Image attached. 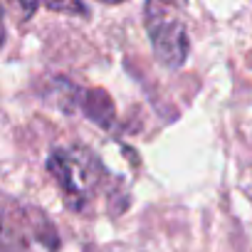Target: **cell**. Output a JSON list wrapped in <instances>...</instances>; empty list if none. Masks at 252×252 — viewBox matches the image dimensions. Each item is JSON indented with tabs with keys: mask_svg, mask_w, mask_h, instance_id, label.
<instances>
[{
	"mask_svg": "<svg viewBox=\"0 0 252 252\" xmlns=\"http://www.w3.org/2000/svg\"><path fill=\"white\" fill-rule=\"evenodd\" d=\"M47 171L52 173L57 188L62 190V198L69 210L82 213L89 208V203L96 198L101 181L106 176V168L101 161L82 146H60L50 154Z\"/></svg>",
	"mask_w": 252,
	"mask_h": 252,
	"instance_id": "1",
	"label": "cell"
},
{
	"mask_svg": "<svg viewBox=\"0 0 252 252\" xmlns=\"http://www.w3.org/2000/svg\"><path fill=\"white\" fill-rule=\"evenodd\" d=\"M3 40H5V25H3V10H0V47H3Z\"/></svg>",
	"mask_w": 252,
	"mask_h": 252,
	"instance_id": "7",
	"label": "cell"
},
{
	"mask_svg": "<svg viewBox=\"0 0 252 252\" xmlns=\"http://www.w3.org/2000/svg\"><path fill=\"white\" fill-rule=\"evenodd\" d=\"M40 3L47 8V10H55V13H67V15H87L84 5L79 0H40Z\"/></svg>",
	"mask_w": 252,
	"mask_h": 252,
	"instance_id": "5",
	"label": "cell"
},
{
	"mask_svg": "<svg viewBox=\"0 0 252 252\" xmlns=\"http://www.w3.org/2000/svg\"><path fill=\"white\" fill-rule=\"evenodd\" d=\"M60 235L45 210L10 205L0 213V252H57Z\"/></svg>",
	"mask_w": 252,
	"mask_h": 252,
	"instance_id": "3",
	"label": "cell"
},
{
	"mask_svg": "<svg viewBox=\"0 0 252 252\" xmlns=\"http://www.w3.org/2000/svg\"><path fill=\"white\" fill-rule=\"evenodd\" d=\"M74 109H79L89 121L99 124L101 129H111L114 121H116V109H114V101L109 96L106 89H99V87H92V89H77L74 87Z\"/></svg>",
	"mask_w": 252,
	"mask_h": 252,
	"instance_id": "4",
	"label": "cell"
},
{
	"mask_svg": "<svg viewBox=\"0 0 252 252\" xmlns=\"http://www.w3.org/2000/svg\"><path fill=\"white\" fill-rule=\"evenodd\" d=\"M186 5L188 0H146L144 5V25L154 57L171 72L181 69L190 52Z\"/></svg>",
	"mask_w": 252,
	"mask_h": 252,
	"instance_id": "2",
	"label": "cell"
},
{
	"mask_svg": "<svg viewBox=\"0 0 252 252\" xmlns=\"http://www.w3.org/2000/svg\"><path fill=\"white\" fill-rule=\"evenodd\" d=\"M10 5L23 20H30L35 15V10L40 8V0H10Z\"/></svg>",
	"mask_w": 252,
	"mask_h": 252,
	"instance_id": "6",
	"label": "cell"
},
{
	"mask_svg": "<svg viewBox=\"0 0 252 252\" xmlns=\"http://www.w3.org/2000/svg\"><path fill=\"white\" fill-rule=\"evenodd\" d=\"M101 3H109V5H114V3H124V0H101Z\"/></svg>",
	"mask_w": 252,
	"mask_h": 252,
	"instance_id": "8",
	"label": "cell"
}]
</instances>
